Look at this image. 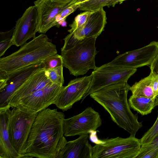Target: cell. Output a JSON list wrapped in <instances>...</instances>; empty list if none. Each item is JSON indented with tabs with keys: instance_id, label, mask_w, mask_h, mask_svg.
Masks as SVG:
<instances>
[{
	"instance_id": "11",
	"label": "cell",
	"mask_w": 158,
	"mask_h": 158,
	"mask_svg": "<svg viewBox=\"0 0 158 158\" xmlns=\"http://www.w3.org/2000/svg\"><path fill=\"white\" fill-rule=\"evenodd\" d=\"M102 124L99 113L91 107H89L77 115L64 118V135L69 137L88 134L95 131Z\"/></svg>"
},
{
	"instance_id": "6",
	"label": "cell",
	"mask_w": 158,
	"mask_h": 158,
	"mask_svg": "<svg viewBox=\"0 0 158 158\" xmlns=\"http://www.w3.org/2000/svg\"><path fill=\"white\" fill-rule=\"evenodd\" d=\"M8 110V129L10 143L23 158L28 137L38 113H31L14 107Z\"/></svg>"
},
{
	"instance_id": "20",
	"label": "cell",
	"mask_w": 158,
	"mask_h": 158,
	"mask_svg": "<svg viewBox=\"0 0 158 158\" xmlns=\"http://www.w3.org/2000/svg\"><path fill=\"white\" fill-rule=\"evenodd\" d=\"M152 77V75L150 73L148 76L136 82L130 86V90L131 92L132 95L150 98L156 97L154 95L151 86Z\"/></svg>"
},
{
	"instance_id": "36",
	"label": "cell",
	"mask_w": 158,
	"mask_h": 158,
	"mask_svg": "<svg viewBox=\"0 0 158 158\" xmlns=\"http://www.w3.org/2000/svg\"><path fill=\"white\" fill-rule=\"evenodd\" d=\"M64 2H70L72 0H61Z\"/></svg>"
},
{
	"instance_id": "29",
	"label": "cell",
	"mask_w": 158,
	"mask_h": 158,
	"mask_svg": "<svg viewBox=\"0 0 158 158\" xmlns=\"http://www.w3.org/2000/svg\"><path fill=\"white\" fill-rule=\"evenodd\" d=\"M14 44L12 39L0 42V57L2 56L6 51Z\"/></svg>"
},
{
	"instance_id": "24",
	"label": "cell",
	"mask_w": 158,
	"mask_h": 158,
	"mask_svg": "<svg viewBox=\"0 0 158 158\" xmlns=\"http://www.w3.org/2000/svg\"><path fill=\"white\" fill-rule=\"evenodd\" d=\"M42 62L45 70L63 66L62 56L61 55L57 53L47 57L42 61Z\"/></svg>"
},
{
	"instance_id": "10",
	"label": "cell",
	"mask_w": 158,
	"mask_h": 158,
	"mask_svg": "<svg viewBox=\"0 0 158 158\" xmlns=\"http://www.w3.org/2000/svg\"><path fill=\"white\" fill-rule=\"evenodd\" d=\"M63 86L52 83L23 98L10 106L26 112L37 113L54 104Z\"/></svg>"
},
{
	"instance_id": "25",
	"label": "cell",
	"mask_w": 158,
	"mask_h": 158,
	"mask_svg": "<svg viewBox=\"0 0 158 158\" xmlns=\"http://www.w3.org/2000/svg\"><path fill=\"white\" fill-rule=\"evenodd\" d=\"M158 135V114L156 119L152 126L139 139L141 146L151 142Z\"/></svg>"
},
{
	"instance_id": "30",
	"label": "cell",
	"mask_w": 158,
	"mask_h": 158,
	"mask_svg": "<svg viewBox=\"0 0 158 158\" xmlns=\"http://www.w3.org/2000/svg\"><path fill=\"white\" fill-rule=\"evenodd\" d=\"M14 27L10 30L0 32V42L12 39Z\"/></svg>"
},
{
	"instance_id": "26",
	"label": "cell",
	"mask_w": 158,
	"mask_h": 158,
	"mask_svg": "<svg viewBox=\"0 0 158 158\" xmlns=\"http://www.w3.org/2000/svg\"><path fill=\"white\" fill-rule=\"evenodd\" d=\"M79 6V5L69 6L61 11L56 18V22L57 24L56 26L59 27L60 25L65 22L68 16L78 8Z\"/></svg>"
},
{
	"instance_id": "8",
	"label": "cell",
	"mask_w": 158,
	"mask_h": 158,
	"mask_svg": "<svg viewBox=\"0 0 158 158\" xmlns=\"http://www.w3.org/2000/svg\"><path fill=\"white\" fill-rule=\"evenodd\" d=\"M44 69L41 62L21 68L7 74H0V110L10 109V96L35 73Z\"/></svg>"
},
{
	"instance_id": "5",
	"label": "cell",
	"mask_w": 158,
	"mask_h": 158,
	"mask_svg": "<svg viewBox=\"0 0 158 158\" xmlns=\"http://www.w3.org/2000/svg\"><path fill=\"white\" fill-rule=\"evenodd\" d=\"M141 146L140 139L131 135L99 139L93 146V158H136Z\"/></svg>"
},
{
	"instance_id": "18",
	"label": "cell",
	"mask_w": 158,
	"mask_h": 158,
	"mask_svg": "<svg viewBox=\"0 0 158 158\" xmlns=\"http://www.w3.org/2000/svg\"><path fill=\"white\" fill-rule=\"evenodd\" d=\"M9 109L0 110V158H22L10 141L8 129Z\"/></svg>"
},
{
	"instance_id": "16",
	"label": "cell",
	"mask_w": 158,
	"mask_h": 158,
	"mask_svg": "<svg viewBox=\"0 0 158 158\" xmlns=\"http://www.w3.org/2000/svg\"><path fill=\"white\" fill-rule=\"evenodd\" d=\"M88 138V134H84L76 139L67 141L56 158H93V146Z\"/></svg>"
},
{
	"instance_id": "32",
	"label": "cell",
	"mask_w": 158,
	"mask_h": 158,
	"mask_svg": "<svg viewBox=\"0 0 158 158\" xmlns=\"http://www.w3.org/2000/svg\"><path fill=\"white\" fill-rule=\"evenodd\" d=\"M140 158H158V149L150 151L141 156Z\"/></svg>"
},
{
	"instance_id": "21",
	"label": "cell",
	"mask_w": 158,
	"mask_h": 158,
	"mask_svg": "<svg viewBox=\"0 0 158 158\" xmlns=\"http://www.w3.org/2000/svg\"><path fill=\"white\" fill-rule=\"evenodd\" d=\"M63 67V66L45 70L46 76L52 83L63 85L64 83Z\"/></svg>"
},
{
	"instance_id": "22",
	"label": "cell",
	"mask_w": 158,
	"mask_h": 158,
	"mask_svg": "<svg viewBox=\"0 0 158 158\" xmlns=\"http://www.w3.org/2000/svg\"><path fill=\"white\" fill-rule=\"evenodd\" d=\"M110 0H88L79 4L78 9L81 11L95 10L106 6Z\"/></svg>"
},
{
	"instance_id": "1",
	"label": "cell",
	"mask_w": 158,
	"mask_h": 158,
	"mask_svg": "<svg viewBox=\"0 0 158 158\" xmlns=\"http://www.w3.org/2000/svg\"><path fill=\"white\" fill-rule=\"evenodd\" d=\"M65 115L57 109L38 112L32 125L23 158H56L67 141L64 136Z\"/></svg>"
},
{
	"instance_id": "34",
	"label": "cell",
	"mask_w": 158,
	"mask_h": 158,
	"mask_svg": "<svg viewBox=\"0 0 158 158\" xmlns=\"http://www.w3.org/2000/svg\"><path fill=\"white\" fill-rule=\"evenodd\" d=\"M88 0H72L69 5H79Z\"/></svg>"
},
{
	"instance_id": "14",
	"label": "cell",
	"mask_w": 158,
	"mask_h": 158,
	"mask_svg": "<svg viewBox=\"0 0 158 158\" xmlns=\"http://www.w3.org/2000/svg\"><path fill=\"white\" fill-rule=\"evenodd\" d=\"M69 2L61 0H37L34 2L38 14L37 32L45 33L52 27L57 26L56 18L68 7Z\"/></svg>"
},
{
	"instance_id": "17",
	"label": "cell",
	"mask_w": 158,
	"mask_h": 158,
	"mask_svg": "<svg viewBox=\"0 0 158 158\" xmlns=\"http://www.w3.org/2000/svg\"><path fill=\"white\" fill-rule=\"evenodd\" d=\"M45 71L42 69L36 73L10 96L8 100L9 107L20 99L52 83L46 76Z\"/></svg>"
},
{
	"instance_id": "31",
	"label": "cell",
	"mask_w": 158,
	"mask_h": 158,
	"mask_svg": "<svg viewBox=\"0 0 158 158\" xmlns=\"http://www.w3.org/2000/svg\"><path fill=\"white\" fill-rule=\"evenodd\" d=\"M151 84L154 95L156 97L158 95V77L152 76Z\"/></svg>"
},
{
	"instance_id": "13",
	"label": "cell",
	"mask_w": 158,
	"mask_h": 158,
	"mask_svg": "<svg viewBox=\"0 0 158 158\" xmlns=\"http://www.w3.org/2000/svg\"><path fill=\"white\" fill-rule=\"evenodd\" d=\"M92 77L91 74L71 81L67 86H63L54 104L63 111L71 109L75 103L82 99Z\"/></svg>"
},
{
	"instance_id": "33",
	"label": "cell",
	"mask_w": 158,
	"mask_h": 158,
	"mask_svg": "<svg viewBox=\"0 0 158 158\" xmlns=\"http://www.w3.org/2000/svg\"><path fill=\"white\" fill-rule=\"evenodd\" d=\"M125 0H110L106 4V6L114 7L116 4L118 3L121 4Z\"/></svg>"
},
{
	"instance_id": "3",
	"label": "cell",
	"mask_w": 158,
	"mask_h": 158,
	"mask_svg": "<svg viewBox=\"0 0 158 158\" xmlns=\"http://www.w3.org/2000/svg\"><path fill=\"white\" fill-rule=\"evenodd\" d=\"M56 46L47 36L41 34L26 43L17 51L0 58V74H7L41 62L57 53Z\"/></svg>"
},
{
	"instance_id": "2",
	"label": "cell",
	"mask_w": 158,
	"mask_h": 158,
	"mask_svg": "<svg viewBox=\"0 0 158 158\" xmlns=\"http://www.w3.org/2000/svg\"><path fill=\"white\" fill-rule=\"evenodd\" d=\"M130 86L120 82L105 86L89 95L109 113L112 120L119 127L135 136L142 127L137 114L131 112L127 99Z\"/></svg>"
},
{
	"instance_id": "28",
	"label": "cell",
	"mask_w": 158,
	"mask_h": 158,
	"mask_svg": "<svg viewBox=\"0 0 158 158\" xmlns=\"http://www.w3.org/2000/svg\"><path fill=\"white\" fill-rule=\"evenodd\" d=\"M150 74L153 77H158V54L150 64Z\"/></svg>"
},
{
	"instance_id": "27",
	"label": "cell",
	"mask_w": 158,
	"mask_h": 158,
	"mask_svg": "<svg viewBox=\"0 0 158 158\" xmlns=\"http://www.w3.org/2000/svg\"><path fill=\"white\" fill-rule=\"evenodd\" d=\"M158 149V135L151 142L141 145L140 151L136 158H140L143 155L152 150Z\"/></svg>"
},
{
	"instance_id": "12",
	"label": "cell",
	"mask_w": 158,
	"mask_h": 158,
	"mask_svg": "<svg viewBox=\"0 0 158 158\" xmlns=\"http://www.w3.org/2000/svg\"><path fill=\"white\" fill-rule=\"evenodd\" d=\"M158 54V42L153 41L141 48L117 56L108 65L137 69L150 65Z\"/></svg>"
},
{
	"instance_id": "9",
	"label": "cell",
	"mask_w": 158,
	"mask_h": 158,
	"mask_svg": "<svg viewBox=\"0 0 158 158\" xmlns=\"http://www.w3.org/2000/svg\"><path fill=\"white\" fill-rule=\"evenodd\" d=\"M107 23L106 12L103 8L96 10L84 25L70 32L65 37L61 52L69 50L81 40L92 37L97 38L104 30Z\"/></svg>"
},
{
	"instance_id": "4",
	"label": "cell",
	"mask_w": 158,
	"mask_h": 158,
	"mask_svg": "<svg viewBox=\"0 0 158 158\" xmlns=\"http://www.w3.org/2000/svg\"><path fill=\"white\" fill-rule=\"evenodd\" d=\"M97 38H86L78 42L71 49L61 52L63 66L70 74L78 76L85 74L90 69H96L95 58L98 53L95 43Z\"/></svg>"
},
{
	"instance_id": "23",
	"label": "cell",
	"mask_w": 158,
	"mask_h": 158,
	"mask_svg": "<svg viewBox=\"0 0 158 158\" xmlns=\"http://www.w3.org/2000/svg\"><path fill=\"white\" fill-rule=\"evenodd\" d=\"M96 10L85 11L78 15L75 18L73 22L69 25L71 28L68 31L71 32L82 26L87 22L90 16Z\"/></svg>"
},
{
	"instance_id": "19",
	"label": "cell",
	"mask_w": 158,
	"mask_h": 158,
	"mask_svg": "<svg viewBox=\"0 0 158 158\" xmlns=\"http://www.w3.org/2000/svg\"><path fill=\"white\" fill-rule=\"evenodd\" d=\"M156 98L131 96L128 99L130 107L142 115L151 113L155 106Z\"/></svg>"
},
{
	"instance_id": "35",
	"label": "cell",
	"mask_w": 158,
	"mask_h": 158,
	"mask_svg": "<svg viewBox=\"0 0 158 158\" xmlns=\"http://www.w3.org/2000/svg\"><path fill=\"white\" fill-rule=\"evenodd\" d=\"M158 106V95L156 97L155 102V106Z\"/></svg>"
},
{
	"instance_id": "7",
	"label": "cell",
	"mask_w": 158,
	"mask_h": 158,
	"mask_svg": "<svg viewBox=\"0 0 158 158\" xmlns=\"http://www.w3.org/2000/svg\"><path fill=\"white\" fill-rule=\"evenodd\" d=\"M89 86L81 99L105 86L120 82H127L137 69L111 66L107 64L94 70Z\"/></svg>"
},
{
	"instance_id": "15",
	"label": "cell",
	"mask_w": 158,
	"mask_h": 158,
	"mask_svg": "<svg viewBox=\"0 0 158 158\" xmlns=\"http://www.w3.org/2000/svg\"><path fill=\"white\" fill-rule=\"evenodd\" d=\"M38 14L35 6L28 7L16 21L12 38L14 45L21 46L27 40L35 37L37 32Z\"/></svg>"
}]
</instances>
